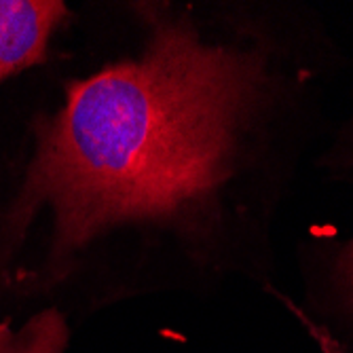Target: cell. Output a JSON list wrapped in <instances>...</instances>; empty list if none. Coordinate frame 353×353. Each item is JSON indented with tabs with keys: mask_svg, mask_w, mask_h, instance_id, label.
Here are the masks:
<instances>
[{
	"mask_svg": "<svg viewBox=\"0 0 353 353\" xmlns=\"http://www.w3.org/2000/svg\"><path fill=\"white\" fill-rule=\"evenodd\" d=\"M0 127V319H85L269 265L332 63L288 9L119 0Z\"/></svg>",
	"mask_w": 353,
	"mask_h": 353,
	"instance_id": "cell-1",
	"label": "cell"
},
{
	"mask_svg": "<svg viewBox=\"0 0 353 353\" xmlns=\"http://www.w3.org/2000/svg\"><path fill=\"white\" fill-rule=\"evenodd\" d=\"M72 15L61 0H0V87L43 68Z\"/></svg>",
	"mask_w": 353,
	"mask_h": 353,
	"instance_id": "cell-2",
	"label": "cell"
},
{
	"mask_svg": "<svg viewBox=\"0 0 353 353\" xmlns=\"http://www.w3.org/2000/svg\"><path fill=\"white\" fill-rule=\"evenodd\" d=\"M303 265L317 315L311 319L349 353L353 349V227L343 237L319 239Z\"/></svg>",
	"mask_w": 353,
	"mask_h": 353,
	"instance_id": "cell-3",
	"label": "cell"
},
{
	"mask_svg": "<svg viewBox=\"0 0 353 353\" xmlns=\"http://www.w3.org/2000/svg\"><path fill=\"white\" fill-rule=\"evenodd\" d=\"M72 324L68 317L45 309L15 319H0V353H68Z\"/></svg>",
	"mask_w": 353,
	"mask_h": 353,
	"instance_id": "cell-4",
	"label": "cell"
},
{
	"mask_svg": "<svg viewBox=\"0 0 353 353\" xmlns=\"http://www.w3.org/2000/svg\"><path fill=\"white\" fill-rule=\"evenodd\" d=\"M271 292H275L273 288H271ZM275 294H277V292H275ZM277 296H279V294H277ZM279 301L283 303V307H285L288 311H292V315L299 319V324L309 332V336L313 339V343L317 345L319 351H322V353H347V351H345V349H343V347H341V345H339L322 326H317V324L313 322V319H311L296 303H292L290 299H283V296H279Z\"/></svg>",
	"mask_w": 353,
	"mask_h": 353,
	"instance_id": "cell-5",
	"label": "cell"
},
{
	"mask_svg": "<svg viewBox=\"0 0 353 353\" xmlns=\"http://www.w3.org/2000/svg\"><path fill=\"white\" fill-rule=\"evenodd\" d=\"M326 163L336 170L353 168V112H351L349 121L345 123V127L339 132L336 142L330 146V150L326 154Z\"/></svg>",
	"mask_w": 353,
	"mask_h": 353,
	"instance_id": "cell-6",
	"label": "cell"
}]
</instances>
